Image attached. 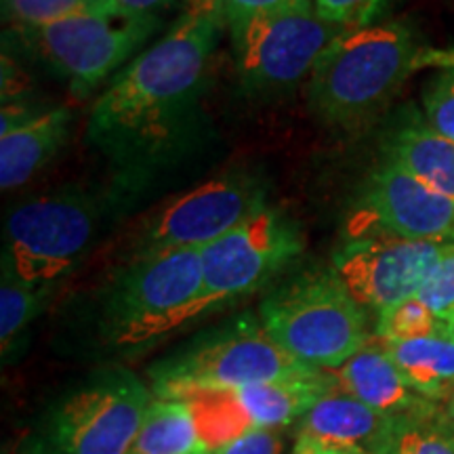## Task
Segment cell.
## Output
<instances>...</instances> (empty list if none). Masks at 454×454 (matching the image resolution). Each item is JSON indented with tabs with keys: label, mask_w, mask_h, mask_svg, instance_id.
<instances>
[{
	"label": "cell",
	"mask_w": 454,
	"mask_h": 454,
	"mask_svg": "<svg viewBox=\"0 0 454 454\" xmlns=\"http://www.w3.org/2000/svg\"><path fill=\"white\" fill-rule=\"evenodd\" d=\"M223 24L181 15L93 104L87 139L124 167L160 158L194 116Z\"/></svg>",
	"instance_id": "6da1fadb"
},
{
	"label": "cell",
	"mask_w": 454,
	"mask_h": 454,
	"mask_svg": "<svg viewBox=\"0 0 454 454\" xmlns=\"http://www.w3.org/2000/svg\"><path fill=\"white\" fill-rule=\"evenodd\" d=\"M421 53L404 21L340 30L309 76V110L331 129H362L419 70Z\"/></svg>",
	"instance_id": "7a4b0ae2"
},
{
	"label": "cell",
	"mask_w": 454,
	"mask_h": 454,
	"mask_svg": "<svg viewBox=\"0 0 454 454\" xmlns=\"http://www.w3.org/2000/svg\"><path fill=\"white\" fill-rule=\"evenodd\" d=\"M316 372L322 371L284 351L257 317L238 316L160 357L147 368V379L154 397L185 400Z\"/></svg>",
	"instance_id": "3957f363"
},
{
	"label": "cell",
	"mask_w": 454,
	"mask_h": 454,
	"mask_svg": "<svg viewBox=\"0 0 454 454\" xmlns=\"http://www.w3.org/2000/svg\"><path fill=\"white\" fill-rule=\"evenodd\" d=\"M198 248L137 254L118 271L101 301L99 328L118 349L144 348L200 317Z\"/></svg>",
	"instance_id": "277c9868"
},
{
	"label": "cell",
	"mask_w": 454,
	"mask_h": 454,
	"mask_svg": "<svg viewBox=\"0 0 454 454\" xmlns=\"http://www.w3.org/2000/svg\"><path fill=\"white\" fill-rule=\"evenodd\" d=\"M154 402L127 368H106L44 408L21 444V454H127Z\"/></svg>",
	"instance_id": "5b68a950"
},
{
	"label": "cell",
	"mask_w": 454,
	"mask_h": 454,
	"mask_svg": "<svg viewBox=\"0 0 454 454\" xmlns=\"http://www.w3.org/2000/svg\"><path fill=\"white\" fill-rule=\"evenodd\" d=\"M259 320L284 351L317 371H337L372 337L368 311L334 270L282 284L261 303Z\"/></svg>",
	"instance_id": "8992f818"
},
{
	"label": "cell",
	"mask_w": 454,
	"mask_h": 454,
	"mask_svg": "<svg viewBox=\"0 0 454 454\" xmlns=\"http://www.w3.org/2000/svg\"><path fill=\"white\" fill-rule=\"evenodd\" d=\"M297 221L265 202L217 242L200 248V317L259 291L303 253Z\"/></svg>",
	"instance_id": "52a82bcc"
},
{
	"label": "cell",
	"mask_w": 454,
	"mask_h": 454,
	"mask_svg": "<svg viewBox=\"0 0 454 454\" xmlns=\"http://www.w3.org/2000/svg\"><path fill=\"white\" fill-rule=\"evenodd\" d=\"M98 217L93 198L78 190L21 202L7 219L3 261L21 280L53 286L84 257L98 230Z\"/></svg>",
	"instance_id": "ba28073f"
},
{
	"label": "cell",
	"mask_w": 454,
	"mask_h": 454,
	"mask_svg": "<svg viewBox=\"0 0 454 454\" xmlns=\"http://www.w3.org/2000/svg\"><path fill=\"white\" fill-rule=\"evenodd\" d=\"M158 17H118L89 9L53 24L17 30L57 72L70 81L78 98H87L130 59L152 36Z\"/></svg>",
	"instance_id": "9c48e42d"
},
{
	"label": "cell",
	"mask_w": 454,
	"mask_h": 454,
	"mask_svg": "<svg viewBox=\"0 0 454 454\" xmlns=\"http://www.w3.org/2000/svg\"><path fill=\"white\" fill-rule=\"evenodd\" d=\"M337 27L311 9L286 11L248 21L231 32L236 70L244 87L282 90L311 76Z\"/></svg>",
	"instance_id": "30bf717a"
},
{
	"label": "cell",
	"mask_w": 454,
	"mask_h": 454,
	"mask_svg": "<svg viewBox=\"0 0 454 454\" xmlns=\"http://www.w3.org/2000/svg\"><path fill=\"white\" fill-rule=\"evenodd\" d=\"M452 247L394 236L348 238L334 253L333 270L351 297L379 317L417 297Z\"/></svg>",
	"instance_id": "8fae6325"
},
{
	"label": "cell",
	"mask_w": 454,
	"mask_h": 454,
	"mask_svg": "<svg viewBox=\"0 0 454 454\" xmlns=\"http://www.w3.org/2000/svg\"><path fill=\"white\" fill-rule=\"evenodd\" d=\"M263 204V181L251 175L207 181L164 204L141 231L135 257L179 248L200 251L240 225Z\"/></svg>",
	"instance_id": "7c38bea8"
},
{
	"label": "cell",
	"mask_w": 454,
	"mask_h": 454,
	"mask_svg": "<svg viewBox=\"0 0 454 454\" xmlns=\"http://www.w3.org/2000/svg\"><path fill=\"white\" fill-rule=\"evenodd\" d=\"M362 236L454 244V200L387 158L371 173L351 217L349 238Z\"/></svg>",
	"instance_id": "4fadbf2b"
},
{
	"label": "cell",
	"mask_w": 454,
	"mask_h": 454,
	"mask_svg": "<svg viewBox=\"0 0 454 454\" xmlns=\"http://www.w3.org/2000/svg\"><path fill=\"white\" fill-rule=\"evenodd\" d=\"M331 372L340 391L385 417H431L440 412L435 402L417 394L408 385L377 334H372L364 348L351 356L343 366Z\"/></svg>",
	"instance_id": "5bb4252c"
},
{
	"label": "cell",
	"mask_w": 454,
	"mask_h": 454,
	"mask_svg": "<svg viewBox=\"0 0 454 454\" xmlns=\"http://www.w3.org/2000/svg\"><path fill=\"white\" fill-rule=\"evenodd\" d=\"M394 419L334 387L299 421L297 435L356 454H372Z\"/></svg>",
	"instance_id": "9a60e30c"
},
{
	"label": "cell",
	"mask_w": 454,
	"mask_h": 454,
	"mask_svg": "<svg viewBox=\"0 0 454 454\" xmlns=\"http://www.w3.org/2000/svg\"><path fill=\"white\" fill-rule=\"evenodd\" d=\"M337 387L331 371L225 391L251 429H282L301 421L320 397Z\"/></svg>",
	"instance_id": "2e32d148"
},
{
	"label": "cell",
	"mask_w": 454,
	"mask_h": 454,
	"mask_svg": "<svg viewBox=\"0 0 454 454\" xmlns=\"http://www.w3.org/2000/svg\"><path fill=\"white\" fill-rule=\"evenodd\" d=\"M70 118L67 107H53L0 133V185L4 192L27 184L59 152Z\"/></svg>",
	"instance_id": "e0dca14e"
},
{
	"label": "cell",
	"mask_w": 454,
	"mask_h": 454,
	"mask_svg": "<svg viewBox=\"0 0 454 454\" xmlns=\"http://www.w3.org/2000/svg\"><path fill=\"white\" fill-rule=\"evenodd\" d=\"M383 343L417 394L435 404L450 400L454 394V326L450 322L427 337Z\"/></svg>",
	"instance_id": "ac0fdd59"
},
{
	"label": "cell",
	"mask_w": 454,
	"mask_h": 454,
	"mask_svg": "<svg viewBox=\"0 0 454 454\" xmlns=\"http://www.w3.org/2000/svg\"><path fill=\"white\" fill-rule=\"evenodd\" d=\"M385 154L431 190L454 200V141L442 137L427 122L414 118L397 127Z\"/></svg>",
	"instance_id": "d6986e66"
},
{
	"label": "cell",
	"mask_w": 454,
	"mask_h": 454,
	"mask_svg": "<svg viewBox=\"0 0 454 454\" xmlns=\"http://www.w3.org/2000/svg\"><path fill=\"white\" fill-rule=\"evenodd\" d=\"M127 454H213L185 400L154 397Z\"/></svg>",
	"instance_id": "ffe728a7"
},
{
	"label": "cell",
	"mask_w": 454,
	"mask_h": 454,
	"mask_svg": "<svg viewBox=\"0 0 454 454\" xmlns=\"http://www.w3.org/2000/svg\"><path fill=\"white\" fill-rule=\"evenodd\" d=\"M372 454H454V421L444 412L394 419Z\"/></svg>",
	"instance_id": "44dd1931"
},
{
	"label": "cell",
	"mask_w": 454,
	"mask_h": 454,
	"mask_svg": "<svg viewBox=\"0 0 454 454\" xmlns=\"http://www.w3.org/2000/svg\"><path fill=\"white\" fill-rule=\"evenodd\" d=\"M53 286H36L21 280L15 270L3 261V282H0V343L3 356L15 348L32 320L41 314L44 299Z\"/></svg>",
	"instance_id": "7402d4cb"
},
{
	"label": "cell",
	"mask_w": 454,
	"mask_h": 454,
	"mask_svg": "<svg viewBox=\"0 0 454 454\" xmlns=\"http://www.w3.org/2000/svg\"><path fill=\"white\" fill-rule=\"evenodd\" d=\"M446 325L444 317L435 316L423 301L414 297L379 316L374 334L383 340H411L438 333Z\"/></svg>",
	"instance_id": "603a6c76"
},
{
	"label": "cell",
	"mask_w": 454,
	"mask_h": 454,
	"mask_svg": "<svg viewBox=\"0 0 454 454\" xmlns=\"http://www.w3.org/2000/svg\"><path fill=\"white\" fill-rule=\"evenodd\" d=\"M89 9H95V0H3L4 21L15 30L53 24Z\"/></svg>",
	"instance_id": "cb8c5ba5"
},
{
	"label": "cell",
	"mask_w": 454,
	"mask_h": 454,
	"mask_svg": "<svg viewBox=\"0 0 454 454\" xmlns=\"http://www.w3.org/2000/svg\"><path fill=\"white\" fill-rule=\"evenodd\" d=\"M423 110L427 127L454 141V67H446L425 87Z\"/></svg>",
	"instance_id": "d4e9b609"
},
{
	"label": "cell",
	"mask_w": 454,
	"mask_h": 454,
	"mask_svg": "<svg viewBox=\"0 0 454 454\" xmlns=\"http://www.w3.org/2000/svg\"><path fill=\"white\" fill-rule=\"evenodd\" d=\"M391 0H314V11L328 24L343 27H364L383 13Z\"/></svg>",
	"instance_id": "484cf974"
},
{
	"label": "cell",
	"mask_w": 454,
	"mask_h": 454,
	"mask_svg": "<svg viewBox=\"0 0 454 454\" xmlns=\"http://www.w3.org/2000/svg\"><path fill=\"white\" fill-rule=\"evenodd\" d=\"M311 0H223L225 27L234 30L248 21L286 11L311 9Z\"/></svg>",
	"instance_id": "4316f807"
},
{
	"label": "cell",
	"mask_w": 454,
	"mask_h": 454,
	"mask_svg": "<svg viewBox=\"0 0 454 454\" xmlns=\"http://www.w3.org/2000/svg\"><path fill=\"white\" fill-rule=\"evenodd\" d=\"M417 299L440 317H446L448 311L454 309V247L440 261Z\"/></svg>",
	"instance_id": "83f0119b"
},
{
	"label": "cell",
	"mask_w": 454,
	"mask_h": 454,
	"mask_svg": "<svg viewBox=\"0 0 454 454\" xmlns=\"http://www.w3.org/2000/svg\"><path fill=\"white\" fill-rule=\"evenodd\" d=\"M219 454H286L280 429H253L227 444Z\"/></svg>",
	"instance_id": "f1b7e54d"
},
{
	"label": "cell",
	"mask_w": 454,
	"mask_h": 454,
	"mask_svg": "<svg viewBox=\"0 0 454 454\" xmlns=\"http://www.w3.org/2000/svg\"><path fill=\"white\" fill-rule=\"evenodd\" d=\"M170 0H95V9L118 17H156Z\"/></svg>",
	"instance_id": "f546056e"
},
{
	"label": "cell",
	"mask_w": 454,
	"mask_h": 454,
	"mask_svg": "<svg viewBox=\"0 0 454 454\" xmlns=\"http://www.w3.org/2000/svg\"><path fill=\"white\" fill-rule=\"evenodd\" d=\"M181 3H184V15L204 17L225 26L223 0H181Z\"/></svg>",
	"instance_id": "4dcf8cb0"
},
{
	"label": "cell",
	"mask_w": 454,
	"mask_h": 454,
	"mask_svg": "<svg viewBox=\"0 0 454 454\" xmlns=\"http://www.w3.org/2000/svg\"><path fill=\"white\" fill-rule=\"evenodd\" d=\"M291 454H356V452L340 450V448H333V446L320 444V442H316L311 438H303V435H297Z\"/></svg>",
	"instance_id": "1f68e13d"
},
{
	"label": "cell",
	"mask_w": 454,
	"mask_h": 454,
	"mask_svg": "<svg viewBox=\"0 0 454 454\" xmlns=\"http://www.w3.org/2000/svg\"><path fill=\"white\" fill-rule=\"evenodd\" d=\"M425 66H442V67H454V51H425L419 57V67Z\"/></svg>",
	"instance_id": "d6a6232c"
},
{
	"label": "cell",
	"mask_w": 454,
	"mask_h": 454,
	"mask_svg": "<svg viewBox=\"0 0 454 454\" xmlns=\"http://www.w3.org/2000/svg\"><path fill=\"white\" fill-rule=\"evenodd\" d=\"M444 414H446V417H448V419H452V421H454V394H452V397H450V400H448V402H446Z\"/></svg>",
	"instance_id": "836d02e7"
},
{
	"label": "cell",
	"mask_w": 454,
	"mask_h": 454,
	"mask_svg": "<svg viewBox=\"0 0 454 454\" xmlns=\"http://www.w3.org/2000/svg\"><path fill=\"white\" fill-rule=\"evenodd\" d=\"M444 320H446V322H450V325L454 326V309H450V311H448V316L444 317Z\"/></svg>",
	"instance_id": "e575fe53"
}]
</instances>
